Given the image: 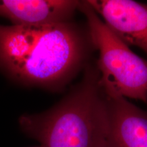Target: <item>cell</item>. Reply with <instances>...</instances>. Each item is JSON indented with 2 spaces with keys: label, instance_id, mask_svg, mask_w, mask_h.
Wrapping results in <instances>:
<instances>
[{
  "label": "cell",
  "instance_id": "cell-1",
  "mask_svg": "<svg viewBox=\"0 0 147 147\" xmlns=\"http://www.w3.org/2000/svg\"><path fill=\"white\" fill-rule=\"evenodd\" d=\"M89 31L71 22L0 25V67L17 81L59 89L87 62Z\"/></svg>",
  "mask_w": 147,
  "mask_h": 147
},
{
  "label": "cell",
  "instance_id": "cell-2",
  "mask_svg": "<svg viewBox=\"0 0 147 147\" xmlns=\"http://www.w3.org/2000/svg\"><path fill=\"white\" fill-rule=\"evenodd\" d=\"M19 125L44 147H104L108 111L98 68L86 66L81 81L58 104L44 113L21 116Z\"/></svg>",
  "mask_w": 147,
  "mask_h": 147
},
{
  "label": "cell",
  "instance_id": "cell-3",
  "mask_svg": "<svg viewBox=\"0 0 147 147\" xmlns=\"http://www.w3.org/2000/svg\"><path fill=\"white\" fill-rule=\"evenodd\" d=\"M78 9L87 18L91 41L100 52L97 68L104 91L147 103V60L132 52L87 1H80Z\"/></svg>",
  "mask_w": 147,
  "mask_h": 147
},
{
  "label": "cell",
  "instance_id": "cell-4",
  "mask_svg": "<svg viewBox=\"0 0 147 147\" xmlns=\"http://www.w3.org/2000/svg\"><path fill=\"white\" fill-rule=\"evenodd\" d=\"M87 1L119 39L147 54V4L130 0Z\"/></svg>",
  "mask_w": 147,
  "mask_h": 147
},
{
  "label": "cell",
  "instance_id": "cell-5",
  "mask_svg": "<svg viewBox=\"0 0 147 147\" xmlns=\"http://www.w3.org/2000/svg\"><path fill=\"white\" fill-rule=\"evenodd\" d=\"M104 93L108 129L104 147H147V111L121 95Z\"/></svg>",
  "mask_w": 147,
  "mask_h": 147
},
{
  "label": "cell",
  "instance_id": "cell-6",
  "mask_svg": "<svg viewBox=\"0 0 147 147\" xmlns=\"http://www.w3.org/2000/svg\"><path fill=\"white\" fill-rule=\"evenodd\" d=\"M80 1L71 0H0V16L14 25H43L69 22Z\"/></svg>",
  "mask_w": 147,
  "mask_h": 147
}]
</instances>
